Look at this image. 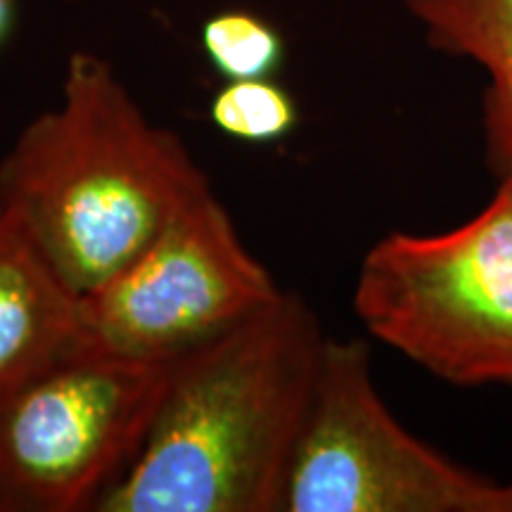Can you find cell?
Segmentation results:
<instances>
[{"instance_id": "cell-1", "label": "cell", "mask_w": 512, "mask_h": 512, "mask_svg": "<svg viewBox=\"0 0 512 512\" xmlns=\"http://www.w3.org/2000/svg\"><path fill=\"white\" fill-rule=\"evenodd\" d=\"M328 337L302 294L171 363L150 432L98 512H280Z\"/></svg>"}, {"instance_id": "cell-2", "label": "cell", "mask_w": 512, "mask_h": 512, "mask_svg": "<svg viewBox=\"0 0 512 512\" xmlns=\"http://www.w3.org/2000/svg\"><path fill=\"white\" fill-rule=\"evenodd\" d=\"M209 190L183 140L150 121L110 62L83 50L69 57L57 107L0 159V209L79 297Z\"/></svg>"}, {"instance_id": "cell-3", "label": "cell", "mask_w": 512, "mask_h": 512, "mask_svg": "<svg viewBox=\"0 0 512 512\" xmlns=\"http://www.w3.org/2000/svg\"><path fill=\"white\" fill-rule=\"evenodd\" d=\"M351 304L370 337L437 380L512 387V178L446 233L377 240Z\"/></svg>"}, {"instance_id": "cell-4", "label": "cell", "mask_w": 512, "mask_h": 512, "mask_svg": "<svg viewBox=\"0 0 512 512\" xmlns=\"http://www.w3.org/2000/svg\"><path fill=\"white\" fill-rule=\"evenodd\" d=\"M280 512H512V482L406 430L377 392L366 339L328 337Z\"/></svg>"}, {"instance_id": "cell-5", "label": "cell", "mask_w": 512, "mask_h": 512, "mask_svg": "<svg viewBox=\"0 0 512 512\" xmlns=\"http://www.w3.org/2000/svg\"><path fill=\"white\" fill-rule=\"evenodd\" d=\"M171 363L69 351L0 396V512H81L138 456Z\"/></svg>"}, {"instance_id": "cell-6", "label": "cell", "mask_w": 512, "mask_h": 512, "mask_svg": "<svg viewBox=\"0 0 512 512\" xmlns=\"http://www.w3.org/2000/svg\"><path fill=\"white\" fill-rule=\"evenodd\" d=\"M280 292L209 190L136 259L81 294L74 349L174 363L266 309Z\"/></svg>"}, {"instance_id": "cell-7", "label": "cell", "mask_w": 512, "mask_h": 512, "mask_svg": "<svg viewBox=\"0 0 512 512\" xmlns=\"http://www.w3.org/2000/svg\"><path fill=\"white\" fill-rule=\"evenodd\" d=\"M79 294L0 209V396L74 351Z\"/></svg>"}, {"instance_id": "cell-8", "label": "cell", "mask_w": 512, "mask_h": 512, "mask_svg": "<svg viewBox=\"0 0 512 512\" xmlns=\"http://www.w3.org/2000/svg\"><path fill=\"white\" fill-rule=\"evenodd\" d=\"M430 48L484 69L486 164L512 178V0H403Z\"/></svg>"}, {"instance_id": "cell-9", "label": "cell", "mask_w": 512, "mask_h": 512, "mask_svg": "<svg viewBox=\"0 0 512 512\" xmlns=\"http://www.w3.org/2000/svg\"><path fill=\"white\" fill-rule=\"evenodd\" d=\"M200 46L226 81L273 79L285 64V38L266 17L245 8L219 10L204 19Z\"/></svg>"}, {"instance_id": "cell-10", "label": "cell", "mask_w": 512, "mask_h": 512, "mask_svg": "<svg viewBox=\"0 0 512 512\" xmlns=\"http://www.w3.org/2000/svg\"><path fill=\"white\" fill-rule=\"evenodd\" d=\"M209 121L230 140L273 145L299 126V105L283 83L273 79L226 81L209 102Z\"/></svg>"}, {"instance_id": "cell-11", "label": "cell", "mask_w": 512, "mask_h": 512, "mask_svg": "<svg viewBox=\"0 0 512 512\" xmlns=\"http://www.w3.org/2000/svg\"><path fill=\"white\" fill-rule=\"evenodd\" d=\"M12 27H15V0H0V46L8 41Z\"/></svg>"}]
</instances>
